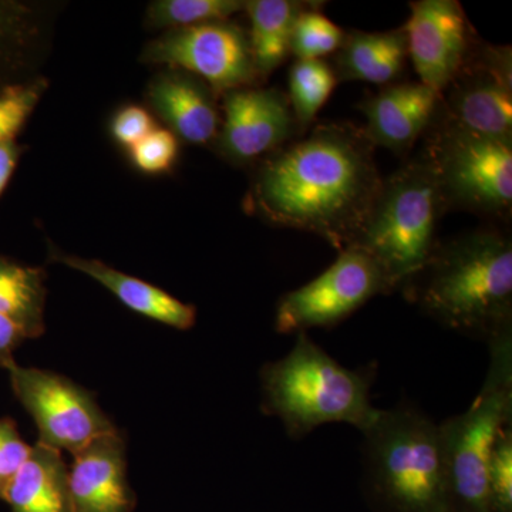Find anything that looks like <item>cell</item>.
Segmentation results:
<instances>
[{"mask_svg": "<svg viewBox=\"0 0 512 512\" xmlns=\"http://www.w3.org/2000/svg\"><path fill=\"white\" fill-rule=\"evenodd\" d=\"M370 386L369 373L340 365L301 332L288 355L262 367V410L281 420L293 440L329 423L350 424L363 433L380 412L370 400Z\"/></svg>", "mask_w": 512, "mask_h": 512, "instance_id": "cell-3", "label": "cell"}, {"mask_svg": "<svg viewBox=\"0 0 512 512\" xmlns=\"http://www.w3.org/2000/svg\"><path fill=\"white\" fill-rule=\"evenodd\" d=\"M424 156L448 210L505 220L512 208V141L470 133L434 119ZM426 131V133H427Z\"/></svg>", "mask_w": 512, "mask_h": 512, "instance_id": "cell-7", "label": "cell"}, {"mask_svg": "<svg viewBox=\"0 0 512 512\" xmlns=\"http://www.w3.org/2000/svg\"><path fill=\"white\" fill-rule=\"evenodd\" d=\"M346 33L309 3L293 26L291 53L298 60H323L338 52Z\"/></svg>", "mask_w": 512, "mask_h": 512, "instance_id": "cell-24", "label": "cell"}, {"mask_svg": "<svg viewBox=\"0 0 512 512\" xmlns=\"http://www.w3.org/2000/svg\"><path fill=\"white\" fill-rule=\"evenodd\" d=\"M440 93L420 82L393 83L367 97L359 109L366 117V136L373 146L399 157L409 156L439 110Z\"/></svg>", "mask_w": 512, "mask_h": 512, "instance_id": "cell-15", "label": "cell"}, {"mask_svg": "<svg viewBox=\"0 0 512 512\" xmlns=\"http://www.w3.org/2000/svg\"><path fill=\"white\" fill-rule=\"evenodd\" d=\"M144 59L198 77L217 96L258 79L249 37L229 20L175 29L151 43Z\"/></svg>", "mask_w": 512, "mask_h": 512, "instance_id": "cell-11", "label": "cell"}, {"mask_svg": "<svg viewBox=\"0 0 512 512\" xmlns=\"http://www.w3.org/2000/svg\"><path fill=\"white\" fill-rule=\"evenodd\" d=\"M512 427L501 431L488 463L491 512H512Z\"/></svg>", "mask_w": 512, "mask_h": 512, "instance_id": "cell-25", "label": "cell"}, {"mask_svg": "<svg viewBox=\"0 0 512 512\" xmlns=\"http://www.w3.org/2000/svg\"><path fill=\"white\" fill-rule=\"evenodd\" d=\"M215 96L207 83L181 70L157 77L148 92L150 103L174 136L194 146L210 144L220 134Z\"/></svg>", "mask_w": 512, "mask_h": 512, "instance_id": "cell-16", "label": "cell"}, {"mask_svg": "<svg viewBox=\"0 0 512 512\" xmlns=\"http://www.w3.org/2000/svg\"><path fill=\"white\" fill-rule=\"evenodd\" d=\"M483 389L466 412L439 424L451 512H491L488 463L512 417V329L488 343Z\"/></svg>", "mask_w": 512, "mask_h": 512, "instance_id": "cell-6", "label": "cell"}, {"mask_svg": "<svg viewBox=\"0 0 512 512\" xmlns=\"http://www.w3.org/2000/svg\"><path fill=\"white\" fill-rule=\"evenodd\" d=\"M20 156V148L15 141L0 144V195L8 187L10 178L15 173L16 165Z\"/></svg>", "mask_w": 512, "mask_h": 512, "instance_id": "cell-31", "label": "cell"}, {"mask_svg": "<svg viewBox=\"0 0 512 512\" xmlns=\"http://www.w3.org/2000/svg\"><path fill=\"white\" fill-rule=\"evenodd\" d=\"M375 148L363 128L318 124L262 160L245 207L274 227L318 235L343 251L362 231L382 188Z\"/></svg>", "mask_w": 512, "mask_h": 512, "instance_id": "cell-1", "label": "cell"}, {"mask_svg": "<svg viewBox=\"0 0 512 512\" xmlns=\"http://www.w3.org/2000/svg\"><path fill=\"white\" fill-rule=\"evenodd\" d=\"M50 259L90 276L104 288L109 289L123 305L138 315L157 320L178 330H188L195 325L197 320L195 306L178 301L170 293L147 284L143 279L116 271L97 259L80 258L56 249L50 252Z\"/></svg>", "mask_w": 512, "mask_h": 512, "instance_id": "cell-17", "label": "cell"}, {"mask_svg": "<svg viewBox=\"0 0 512 512\" xmlns=\"http://www.w3.org/2000/svg\"><path fill=\"white\" fill-rule=\"evenodd\" d=\"M244 9L241 0H158L148 8L147 20L153 28L184 29L228 20Z\"/></svg>", "mask_w": 512, "mask_h": 512, "instance_id": "cell-23", "label": "cell"}, {"mask_svg": "<svg viewBox=\"0 0 512 512\" xmlns=\"http://www.w3.org/2000/svg\"><path fill=\"white\" fill-rule=\"evenodd\" d=\"M338 86L335 70L325 60H296L289 72V104L298 131L311 127Z\"/></svg>", "mask_w": 512, "mask_h": 512, "instance_id": "cell-22", "label": "cell"}, {"mask_svg": "<svg viewBox=\"0 0 512 512\" xmlns=\"http://www.w3.org/2000/svg\"><path fill=\"white\" fill-rule=\"evenodd\" d=\"M131 160L146 174L167 173L178 156V140L173 131L154 128L130 148Z\"/></svg>", "mask_w": 512, "mask_h": 512, "instance_id": "cell-27", "label": "cell"}, {"mask_svg": "<svg viewBox=\"0 0 512 512\" xmlns=\"http://www.w3.org/2000/svg\"><path fill=\"white\" fill-rule=\"evenodd\" d=\"M154 120L146 109L127 106L121 109L111 123V133L116 141L126 147H133L154 130Z\"/></svg>", "mask_w": 512, "mask_h": 512, "instance_id": "cell-29", "label": "cell"}, {"mask_svg": "<svg viewBox=\"0 0 512 512\" xmlns=\"http://www.w3.org/2000/svg\"><path fill=\"white\" fill-rule=\"evenodd\" d=\"M400 289L440 325L490 343L512 329L511 238L480 228L440 242Z\"/></svg>", "mask_w": 512, "mask_h": 512, "instance_id": "cell-2", "label": "cell"}, {"mask_svg": "<svg viewBox=\"0 0 512 512\" xmlns=\"http://www.w3.org/2000/svg\"><path fill=\"white\" fill-rule=\"evenodd\" d=\"M436 120L512 141V53L510 46L480 42L440 93Z\"/></svg>", "mask_w": 512, "mask_h": 512, "instance_id": "cell-10", "label": "cell"}, {"mask_svg": "<svg viewBox=\"0 0 512 512\" xmlns=\"http://www.w3.org/2000/svg\"><path fill=\"white\" fill-rule=\"evenodd\" d=\"M309 3L293 0H249V45L258 77H268L291 55L293 26Z\"/></svg>", "mask_w": 512, "mask_h": 512, "instance_id": "cell-20", "label": "cell"}, {"mask_svg": "<svg viewBox=\"0 0 512 512\" xmlns=\"http://www.w3.org/2000/svg\"><path fill=\"white\" fill-rule=\"evenodd\" d=\"M393 292L379 265L362 249L349 247L318 278L282 296L275 329L282 335L338 326L377 295Z\"/></svg>", "mask_w": 512, "mask_h": 512, "instance_id": "cell-8", "label": "cell"}, {"mask_svg": "<svg viewBox=\"0 0 512 512\" xmlns=\"http://www.w3.org/2000/svg\"><path fill=\"white\" fill-rule=\"evenodd\" d=\"M222 96L225 117L218 144L232 163L268 157L298 131L288 97L279 90L244 87Z\"/></svg>", "mask_w": 512, "mask_h": 512, "instance_id": "cell-13", "label": "cell"}, {"mask_svg": "<svg viewBox=\"0 0 512 512\" xmlns=\"http://www.w3.org/2000/svg\"><path fill=\"white\" fill-rule=\"evenodd\" d=\"M46 82L13 86L0 94V144L13 141L45 92Z\"/></svg>", "mask_w": 512, "mask_h": 512, "instance_id": "cell-26", "label": "cell"}, {"mask_svg": "<svg viewBox=\"0 0 512 512\" xmlns=\"http://www.w3.org/2000/svg\"><path fill=\"white\" fill-rule=\"evenodd\" d=\"M45 274L0 258V315L22 329L26 339L40 338L45 332Z\"/></svg>", "mask_w": 512, "mask_h": 512, "instance_id": "cell-21", "label": "cell"}, {"mask_svg": "<svg viewBox=\"0 0 512 512\" xmlns=\"http://www.w3.org/2000/svg\"><path fill=\"white\" fill-rule=\"evenodd\" d=\"M2 500L12 512H73L62 453L40 443L33 446Z\"/></svg>", "mask_w": 512, "mask_h": 512, "instance_id": "cell-18", "label": "cell"}, {"mask_svg": "<svg viewBox=\"0 0 512 512\" xmlns=\"http://www.w3.org/2000/svg\"><path fill=\"white\" fill-rule=\"evenodd\" d=\"M25 339L22 329L13 320L0 315V366L6 367L15 362L13 352Z\"/></svg>", "mask_w": 512, "mask_h": 512, "instance_id": "cell-30", "label": "cell"}, {"mask_svg": "<svg viewBox=\"0 0 512 512\" xmlns=\"http://www.w3.org/2000/svg\"><path fill=\"white\" fill-rule=\"evenodd\" d=\"M32 447L20 437L15 421L0 419V500L20 467L28 460Z\"/></svg>", "mask_w": 512, "mask_h": 512, "instance_id": "cell-28", "label": "cell"}, {"mask_svg": "<svg viewBox=\"0 0 512 512\" xmlns=\"http://www.w3.org/2000/svg\"><path fill=\"white\" fill-rule=\"evenodd\" d=\"M410 12L404 25L409 57L420 83L441 93L480 39L457 0H417Z\"/></svg>", "mask_w": 512, "mask_h": 512, "instance_id": "cell-12", "label": "cell"}, {"mask_svg": "<svg viewBox=\"0 0 512 512\" xmlns=\"http://www.w3.org/2000/svg\"><path fill=\"white\" fill-rule=\"evenodd\" d=\"M446 198L423 153L383 180L372 211L350 247L362 249L382 269L393 291L430 261Z\"/></svg>", "mask_w": 512, "mask_h": 512, "instance_id": "cell-5", "label": "cell"}, {"mask_svg": "<svg viewBox=\"0 0 512 512\" xmlns=\"http://www.w3.org/2000/svg\"><path fill=\"white\" fill-rule=\"evenodd\" d=\"M409 57L406 30L346 33L336 56V77L346 82L396 83Z\"/></svg>", "mask_w": 512, "mask_h": 512, "instance_id": "cell-19", "label": "cell"}, {"mask_svg": "<svg viewBox=\"0 0 512 512\" xmlns=\"http://www.w3.org/2000/svg\"><path fill=\"white\" fill-rule=\"evenodd\" d=\"M18 15H16V8H6L0 5V32L6 28L10 22H16Z\"/></svg>", "mask_w": 512, "mask_h": 512, "instance_id": "cell-32", "label": "cell"}, {"mask_svg": "<svg viewBox=\"0 0 512 512\" xmlns=\"http://www.w3.org/2000/svg\"><path fill=\"white\" fill-rule=\"evenodd\" d=\"M69 493L73 512H131L136 497L127 480L126 443L119 430L73 454Z\"/></svg>", "mask_w": 512, "mask_h": 512, "instance_id": "cell-14", "label": "cell"}, {"mask_svg": "<svg viewBox=\"0 0 512 512\" xmlns=\"http://www.w3.org/2000/svg\"><path fill=\"white\" fill-rule=\"evenodd\" d=\"M5 369L13 393L35 420L37 443L74 454L90 441L116 430L93 394L72 380L16 362Z\"/></svg>", "mask_w": 512, "mask_h": 512, "instance_id": "cell-9", "label": "cell"}, {"mask_svg": "<svg viewBox=\"0 0 512 512\" xmlns=\"http://www.w3.org/2000/svg\"><path fill=\"white\" fill-rule=\"evenodd\" d=\"M370 494L387 512H451L439 424L404 404L380 410L366 431Z\"/></svg>", "mask_w": 512, "mask_h": 512, "instance_id": "cell-4", "label": "cell"}]
</instances>
